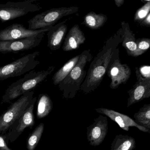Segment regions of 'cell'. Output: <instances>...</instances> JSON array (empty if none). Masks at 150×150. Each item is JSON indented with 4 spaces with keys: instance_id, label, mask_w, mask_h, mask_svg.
<instances>
[{
    "instance_id": "22",
    "label": "cell",
    "mask_w": 150,
    "mask_h": 150,
    "mask_svg": "<svg viewBox=\"0 0 150 150\" xmlns=\"http://www.w3.org/2000/svg\"><path fill=\"white\" fill-rule=\"evenodd\" d=\"M45 129V125L41 123L36 127L27 138L26 147L28 150H34L38 146Z\"/></svg>"
},
{
    "instance_id": "29",
    "label": "cell",
    "mask_w": 150,
    "mask_h": 150,
    "mask_svg": "<svg viewBox=\"0 0 150 150\" xmlns=\"http://www.w3.org/2000/svg\"><path fill=\"white\" fill-rule=\"evenodd\" d=\"M114 1L116 6L118 8H120L123 5L125 1L124 0H115Z\"/></svg>"
},
{
    "instance_id": "27",
    "label": "cell",
    "mask_w": 150,
    "mask_h": 150,
    "mask_svg": "<svg viewBox=\"0 0 150 150\" xmlns=\"http://www.w3.org/2000/svg\"><path fill=\"white\" fill-rule=\"evenodd\" d=\"M0 150H12L8 147L4 135H0Z\"/></svg>"
},
{
    "instance_id": "4",
    "label": "cell",
    "mask_w": 150,
    "mask_h": 150,
    "mask_svg": "<svg viewBox=\"0 0 150 150\" xmlns=\"http://www.w3.org/2000/svg\"><path fill=\"white\" fill-rule=\"evenodd\" d=\"M76 6L60 7L47 10L37 14L28 21L29 30H39L54 26L62 18L72 15L79 11Z\"/></svg>"
},
{
    "instance_id": "15",
    "label": "cell",
    "mask_w": 150,
    "mask_h": 150,
    "mask_svg": "<svg viewBox=\"0 0 150 150\" xmlns=\"http://www.w3.org/2000/svg\"><path fill=\"white\" fill-rule=\"evenodd\" d=\"M67 20L66 19L54 25L47 32V46L52 51L59 50L64 42L68 31V26L66 24Z\"/></svg>"
},
{
    "instance_id": "8",
    "label": "cell",
    "mask_w": 150,
    "mask_h": 150,
    "mask_svg": "<svg viewBox=\"0 0 150 150\" xmlns=\"http://www.w3.org/2000/svg\"><path fill=\"white\" fill-rule=\"evenodd\" d=\"M106 74L111 79L109 86L112 90L117 89L121 85L125 84L130 78L131 69L127 64L121 62L118 48L115 50L108 67Z\"/></svg>"
},
{
    "instance_id": "9",
    "label": "cell",
    "mask_w": 150,
    "mask_h": 150,
    "mask_svg": "<svg viewBox=\"0 0 150 150\" xmlns=\"http://www.w3.org/2000/svg\"><path fill=\"white\" fill-rule=\"evenodd\" d=\"M37 100V97L33 98L23 115L14 123L9 131L4 134L5 141L7 144L16 141L26 128H29L30 129L33 128L35 124L33 111Z\"/></svg>"
},
{
    "instance_id": "7",
    "label": "cell",
    "mask_w": 150,
    "mask_h": 150,
    "mask_svg": "<svg viewBox=\"0 0 150 150\" xmlns=\"http://www.w3.org/2000/svg\"><path fill=\"white\" fill-rule=\"evenodd\" d=\"M34 0L23 2H8L0 4V21L2 23L13 20L27 15L30 12L38 11L42 7L34 3Z\"/></svg>"
},
{
    "instance_id": "25",
    "label": "cell",
    "mask_w": 150,
    "mask_h": 150,
    "mask_svg": "<svg viewBox=\"0 0 150 150\" xmlns=\"http://www.w3.org/2000/svg\"><path fill=\"white\" fill-rule=\"evenodd\" d=\"M137 52L136 57L142 55L150 48V38H141L137 39Z\"/></svg>"
},
{
    "instance_id": "2",
    "label": "cell",
    "mask_w": 150,
    "mask_h": 150,
    "mask_svg": "<svg viewBox=\"0 0 150 150\" xmlns=\"http://www.w3.org/2000/svg\"><path fill=\"white\" fill-rule=\"evenodd\" d=\"M55 67L51 66L40 71L31 70L23 78L11 84L5 91L2 97L1 104L11 103V101L31 91L44 82L54 70Z\"/></svg>"
},
{
    "instance_id": "11",
    "label": "cell",
    "mask_w": 150,
    "mask_h": 150,
    "mask_svg": "<svg viewBox=\"0 0 150 150\" xmlns=\"http://www.w3.org/2000/svg\"><path fill=\"white\" fill-rule=\"evenodd\" d=\"M53 27L33 31L25 28L21 24L14 23L0 31V41L16 40L33 37L46 33Z\"/></svg>"
},
{
    "instance_id": "13",
    "label": "cell",
    "mask_w": 150,
    "mask_h": 150,
    "mask_svg": "<svg viewBox=\"0 0 150 150\" xmlns=\"http://www.w3.org/2000/svg\"><path fill=\"white\" fill-rule=\"evenodd\" d=\"M96 111L97 112L104 114L110 118L113 121L116 122L121 128L125 131H129V128L134 127L142 132L150 134L149 129L137 124L135 121L126 114L103 107L97 108Z\"/></svg>"
},
{
    "instance_id": "23",
    "label": "cell",
    "mask_w": 150,
    "mask_h": 150,
    "mask_svg": "<svg viewBox=\"0 0 150 150\" xmlns=\"http://www.w3.org/2000/svg\"><path fill=\"white\" fill-rule=\"evenodd\" d=\"M135 121L137 124L146 127L150 126V104L145 105L134 115Z\"/></svg>"
},
{
    "instance_id": "12",
    "label": "cell",
    "mask_w": 150,
    "mask_h": 150,
    "mask_svg": "<svg viewBox=\"0 0 150 150\" xmlns=\"http://www.w3.org/2000/svg\"><path fill=\"white\" fill-rule=\"evenodd\" d=\"M108 131V121L106 116L99 115L88 127L86 136L89 144L92 146L100 145L106 136Z\"/></svg>"
},
{
    "instance_id": "30",
    "label": "cell",
    "mask_w": 150,
    "mask_h": 150,
    "mask_svg": "<svg viewBox=\"0 0 150 150\" xmlns=\"http://www.w3.org/2000/svg\"><path fill=\"white\" fill-rule=\"evenodd\" d=\"M146 128L148 129H149L150 130V126H149V127H146Z\"/></svg>"
},
{
    "instance_id": "18",
    "label": "cell",
    "mask_w": 150,
    "mask_h": 150,
    "mask_svg": "<svg viewBox=\"0 0 150 150\" xmlns=\"http://www.w3.org/2000/svg\"><path fill=\"white\" fill-rule=\"evenodd\" d=\"M108 19L107 16L105 14H97L91 11L84 16L83 21L81 24L91 30H98L104 26Z\"/></svg>"
},
{
    "instance_id": "21",
    "label": "cell",
    "mask_w": 150,
    "mask_h": 150,
    "mask_svg": "<svg viewBox=\"0 0 150 150\" xmlns=\"http://www.w3.org/2000/svg\"><path fill=\"white\" fill-rule=\"evenodd\" d=\"M53 102L47 94H40L38 100L37 117L38 119H42L47 117L52 110Z\"/></svg>"
},
{
    "instance_id": "31",
    "label": "cell",
    "mask_w": 150,
    "mask_h": 150,
    "mask_svg": "<svg viewBox=\"0 0 150 150\" xmlns=\"http://www.w3.org/2000/svg\"></svg>"
},
{
    "instance_id": "5",
    "label": "cell",
    "mask_w": 150,
    "mask_h": 150,
    "mask_svg": "<svg viewBox=\"0 0 150 150\" xmlns=\"http://www.w3.org/2000/svg\"><path fill=\"white\" fill-rule=\"evenodd\" d=\"M34 91L25 93L0 116V135L5 134L15 122L21 117L33 99Z\"/></svg>"
},
{
    "instance_id": "3",
    "label": "cell",
    "mask_w": 150,
    "mask_h": 150,
    "mask_svg": "<svg viewBox=\"0 0 150 150\" xmlns=\"http://www.w3.org/2000/svg\"><path fill=\"white\" fill-rule=\"evenodd\" d=\"M80 55L76 65L58 85L64 98L68 99L75 97L78 92L80 90L81 85L87 75V70H85V68L92 60V55L90 49L85 50Z\"/></svg>"
},
{
    "instance_id": "6",
    "label": "cell",
    "mask_w": 150,
    "mask_h": 150,
    "mask_svg": "<svg viewBox=\"0 0 150 150\" xmlns=\"http://www.w3.org/2000/svg\"><path fill=\"white\" fill-rule=\"evenodd\" d=\"M40 53V52L35 51L0 67V81L20 76L31 71L40 64V62L36 60Z\"/></svg>"
},
{
    "instance_id": "1",
    "label": "cell",
    "mask_w": 150,
    "mask_h": 150,
    "mask_svg": "<svg viewBox=\"0 0 150 150\" xmlns=\"http://www.w3.org/2000/svg\"><path fill=\"white\" fill-rule=\"evenodd\" d=\"M122 30L120 28L116 33L107 40L102 49L93 60L87 70V75L80 90L88 94L98 87L107 73V69L115 50L122 42Z\"/></svg>"
},
{
    "instance_id": "16",
    "label": "cell",
    "mask_w": 150,
    "mask_h": 150,
    "mask_svg": "<svg viewBox=\"0 0 150 150\" xmlns=\"http://www.w3.org/2000/svg\"><path fill=\"white\" fill-rule=\"evenodd\" d=\"M86 38L83 31L80 29L78 24L72 26L66 35L62 46L64 52L76 50L81 45L84 44Z\"/></svg>"
},
{
    "instance_id": "28",
    "label": "cell",
    "mask_w": 150,
    "mask_h": 150,
    "mask_svg": "<svg viewBox=\"0 0 150 150\" xmlns=\"http://www.w3.org/2000/svg\"><path fill=\"white\" fill-rule=\"evenodd\" d=\"M139 24L142 26H146L150 27V12L147 16V17Z\"/></svg>"
},
{
    "instance_id": "10",
    "label": "cell",
    "mask_w": 150,
    "mask_h": 150,
    "mask_svg": "<svg viewBox=\"0 0 150 150\" xmlns=\"http://www.w3.org/2000/svg\"><path fill=\"white\" fill-rule=\"evenodd\" d=\"M45 33L30 38L16 40L0 41V53H16L22 51L30 50L38 46Z\"/></svg>"
},
{
    "instance_id": "20",
    "label": "cell",
    "mask_w": 150,
    "mask_h": 150,
    "mask_svg": "<svg viewBox=\"0 0 150 150\" xmlns=\"http://www.w3.org/2000/svg\"><path fill=\"white\" fill-rule=\"evenodd\" d=\"M135 147L136 141L134 137L120 134L115 137L110 150H134Z\"/></svg>"
},
{
    "instance_id": "17",
    "label": "cell",
    "mask_w": 150,
    "mask_h": 150,
    "mask_svg": "<svg viewBox=\"0 0 150 150\" xmlns=\"http://www.w3.org/2000/svg\"><path fill=\"white\" fill-rule=\"evenodd\" d=\"M122 30V46L129 56L137 57V44L135 34L130 29L129 24L125 21L121 22Z\"/></svg>"
},
{
    "instance_id": "19",
    "label": "cell",
    "mask_w": 150,
    "mask_h": 150,
    "mask_svg": "<svg viewBox=\"0 0 150 150\" xmlns=\"http://www.w3.org/2000/svg\"><path fill=\"white\" fill-rule=\"evenodd\" d=\"M80 54L74 56L68 61L53 76V83L55 85H59L69 75L75 66L76 65L80 58Z\"/></svg>"
},
{
    "instance_id": "14",
    "label": "cell",
    "mask_w": 150,
    "mask_h": 150,
    "mask_svg": "<svg viewBox=\"0 0 150 150\" xmlns=\"http://www.w3.org/2000/svg\"><path fill=\"white\" fill-rule=\"evenodd\" d=\"M137 82L128 91L127 107H129L145 99L150 97V78L137 77Z\"/></svg>"
},
{
    "instance_id": "24",
    "label": "cell",
    "mask_w": 150,
    "mask_h": 150,
    "mask_svg": "<svg viewBox=\"0 0 150 150\" xmlns=\"http://www.w3.org/2000/svg\"><path fill=\"white\" fill-rule=\"evenodd\" d=\"M150 12V0L146 1V3L137 10L134 16L135 22L140 23L148 16Z\"/></svg>"
},
{
    "instance_id": "26",
    "label": "cell",
    "mask_w": 150,
    "mask_h": 150,
    "mask_svg": "<svg viewBox=\"0 0 150 150\" xmlns=\"http://www.w3.org/2000/svg\"><path fill=\"white\" fill-rule=\"evenodd\" d=\"M137 77L142 78H150V66H143L140 68H136Z\"/></svg>"
}]
</instances>
